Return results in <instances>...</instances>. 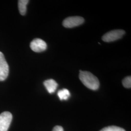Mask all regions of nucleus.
<instances>
[{"label": "nucleus", "mask_w": 131, "mask_h": 131, "mask_svg": "<svg viewBox=\"0 0 131 131\" xmlns=\"http://www.w3.org/2000/svg\"><path fill=\"white\" fill-rule=\"evenodd\" d=\"M9 73V66L4 54L0 52V81L6 79Z\"/></svg>", "instance_id": "nucleus-5"}, {"label": "nucleus", "mask_w": 131, "mask_h": 131, "mask_svg": "<svg viewBox=\"0 0 131 131\" xmlns=\"http://www.w3.org/2000/svg\"><path fill=\"white\" fill-rule=\"evenodd\" d=\"M12 120L11 113L5 111L0 114V131H7Z\"/></svg>", "instance_id": "nucleus-3"}, {"label": "nucleus", "mask_w": 131, "mask_h": 131, "mask_svg": "<svg viewBox=\"0 0 131 131\" xmlns=\"http://www.w3.org/2000/svg\"><path fill=\"white\" fill-rule=\"evenodd\" d=\"M84 22L83 18L79 16L70 17L67 18L63 21V25L66 28H73L78 26Z\"/></svg>", "instance_id": "nucleus-4"}, {"label": "nucleus", "mask_w": 131, "mask_h": 131, "mask_svg": "<svg viewBox=\"0 0 131 131\" xmlns=\"http://www.w3.org/2000/svg\"><path fill=\"white\" fill-rule=\"evenodd\" d=\"M57 95L61 101L67 100L70 97V94L69 90L66 89H64L59 90L58 92Z\"/></svg>", "instance_id": "nucleus-9"}, {"label": "nucleus", "mask_w": 131, "mask_h": 131, "mask_svg": "<svg viewBox=\"0 0 131 131\" xmlns=\"http://www.w3.org/2000/svg\"><path fill=\"white\" fill-rule=\"evenodd\" d=\"M47 44L40 38H35L30 43V48L34 52H40L45 51L47 49Z\"/></svg>", "instance_id": "nucleus-6"}, {"label": "nucleus", "mask_w": 131, "mask_h": 131, "mask_svg": "<svg viewBox=\"0 0 131 131\" xmlns=\"http://www.w3.org/2000/svg\"><path fill=\"white\" fill-rule=\"evenodd\" d=\"M125 33V31L122 30H113L104 34L102 37V39L104 42H113L121 39Z\"/></svg>", "instance_id": "nucleus-2"}, {"label": "nucleus", "mask_w": 131, "mask_h": 131, "mask_svg": "<svg viewBox=\"0 0 131 131\" xmlns=\"http://www.w3.org/2000/svg\"><path fill=\"white\" fill-rule=\"evenodd\" d=\"M79 78L82 83L88 89L93 90L98 89L100 86L98 79L90 72L80 71Z\"/></svg>", "instance_id": "nucleus-1"}, {"label": "nucleus", "mask_w": 131, "mask_h": 131, "mask_svg": "<svg viewBox=\"0 0 131 131\" xmlns=\"http://www.w3.org/2000/svg\"><path fill=\"white\" fill-rule=\"evenodd\" d=\"M100 131H126L124 129L119 127L110 126L106 127Z\"/></svg>", "instance_id": "nucleus-10"}, {"label": "nucleus", "mask_w": 131, "mask_h": 131, "mask_svg": "<svg viewBox=\"0 0 131 131\" xmlns=\"http://www.w3.org/2000/svg\"><path fill=\"white\" fill-rule=\"evenodd\" d=\"M52 131H64V129L62 126H56L53 128Z\"/></svg>", "instance_id": "nucleus-12"}, {"label": "nucleus", "mask_w": 131, "mask_h": 131, "mask_svg": "<svg viewBox=\"0 0 131 131\" xmlns=\"http://www.w3.org/2000/svg\"><path fill=\"white\" fill-rule=\"evenodd\" d=\"M29 2L28 0H19L18 1L19 12L23 16L25 15L26 13L27 5Z\"/></svg>", "instance_id": "nucleus-8"}, {"label": "nucleus", "mask_w": 131, "mask_h": 131, "mask_svg": "<svg viewBox=\"0 0 131 131\" xmlns=\"http://www.w3.org/2000/svg\"><path fill=\"white\" fill-rule=\"evenodd\" d=\"M123 86L127 89H130L131 87V77L127 76L122 81Z\"/></svg>", "instance_id": "nucleus-11"}, {"label": "nucleus", "mask_w": 131, "mask_h": 131, "mask_svg": "<svg viewBox=\"0 0 131 131\" xmlns=\"http://www.w3.org/2000/svg\"><path fill=\"white\" fill-rule=\"evenodd\" d=\"M43 84L45 86L48 92L50 94L54 93L58 86V84L56 83V81L52 79L45 81Z\"/></svg>", "instance_id": "nucleus-7"}]
</instances>
